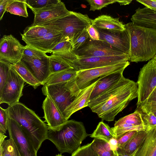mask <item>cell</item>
<instances>
[{
  "label": "cell",
  "mask_w": 156,
  "mask_h": 156,
  "mask_svg": "<svg viewBox=\"0 0 156 156\" xmlns=\"http://www.w3.org/2000/svg\"><path fill=\"white\" fill-rule=\"evenodd\" d=\"M72 51V44L70 41L61 42L57 44L51 51L52 54L70 52Z\"/></svg>",
  "instance_id": "60d3db41"
},
{
  "label": "cell",
  "mask_w": 156,
  "mask_h": 156,
  "mask_svg": "<svg viewBox=\"0 0 156 156\" xmlns=\"http://www.w3.org/2000/svg\"><path fill=\"white\" fill-rule=\"evenodd\" d=\"M146 133V130L137 132L123 147L117 148L118 154H130L134 153Z\"/></svg>",
  "instance_id": "4316f807"
},
{
  "label": "cell",
  "mask_w": 156,
  "mask_h": 156,
  "mask_svg": "<svg viewBox=\"0 0 156 156\" xmlns=\"http://www.w3.org/2000/svg\"><path fill=\"white\" fill-rule=\"evenodd\" d=\"M9 117L19 124L37 152L47 139L48 126L35 112L18 102L7 108Z\"/></svg>",
  "instance_id": "7a4b0ae2"
},
{
  "label": "cell",
  "mask_w": 156,
  "mask_h": 156,
  "mask_svg": "<svg viewBox=\"0 0 156 156\" xmlns=\"http://www.w3.org/2000/svg\"><path fill=\"white\" fill-rule=\"evenodd\" d=\"M25 82L11 66L4 88L0 92V104L10 106L19 102Z\"/></svg>",
  "instance_id": "8fae6325"
},
{
  "label": "cell",
  "mask_w": 156,
  "mask_h": 156,
  "mask_svg": "<svg viewBox=\"0 0 156 156\" xmlns=\"http://www.w3.org/2000/svg\"><path fill=\"white\" fill-rule=\"evenodd\" d=\"M137 107L145 102L156 89V59L153 58L140 69L136 83Z\"/></svg>",
  "instance_id": "ba28073f"
},
{
  "label": "cell",
  "mask_w": 156,
  "mask_h": 156,
  "mask_svg": "<svg viewBox=\"0 0 156 156\" xmlns=\"http://www.w3.org/2000/svg\"><path fill=\"white\" fill-rule=\"evenodd\" d=\"M122 31H112L96 29L100 40L105 42L130 56V36L128 29Z\"/></svg>",
  "instance_id": "5bb4252c"
},
{
  "label": "cell",
  "mask_w": 156,
  "mask_h": 156,
  "mask_svg": "<svg viewBox=\"0 0 156 156\" xmlns=\"http://www.w3.org/2000/svg\"><path fill=\"white\" fill-rule=\"evenodd\" d=\"M9 116L7 109L0 107V134H4L8 129Z\"/></svg>",
  "instance_id": "b9f144b4"
},
{
  "label": "cell",
  "mask_w": 156,
  "mask_h": 156,
  "mask_svg": "<svg viewBox=\"0 0 156 156\" xmlns=\"http://www.w3.org/2000/svg\"><path fill=\"white\" fill-rule=\"evenodd\" d=\"M132 0H119L118 3L120 5H126L129 4L130 3Z\"/></svg>",
  "instance_id": "f907efd6"
},
{
  "label": "cell",
  "mask_w": 156,
  "mask_h": 156,
  "mask_svg": "<svg viewBox=\"0 0 156 156\" xmlns=\"http://www.w3.org/2000/svg\"><path fill=\"white\" fill-rule=\"evenodd\" d=\"M42 108L44 113L45 121L48 127L56 128L65 123L68 121L48 96H46L44 101Z\"/></svg>",
  "instance_id": "ac0fdd59"
},
{
  "label": "cell",
  "mask_w": 156,
  "mask_h": 156,
  "mask_svg": "<svg viewBox=\"0 0 156 156\" xmlns=\"http://www.w3.org/2000/svg\"><path fill=\"white\" fill-rule=\"evenodd\" d=\"M6 11L25 17L28 16L26 0H11L7 6Z\"/></svg>",
  "instance_id": "4dcf8cb0"
},
{
  "label": "cell",
  "mask_w": 156,
  "mask_h": 156,
  "mask_svg": "<svg viewBox=\"0 0 156 156\" xmlns=\"http://www.w3.org/2000/svg\"><path fill=\"white\" fill-rule=\"evenodd\" d=\"M60 0H26L27 6L34 14L47 7L58 3Z\"/></svg>",
  "instance_id": "d590c367"
},
{
  "label": "cell",
  "mask_w": 156,
  "mask_h": 156,
  "mask_svg": "<svg viewBox=\"0 0 156 156\" xmlns=\"http://www.w3.org/2000/svg\"><path fill=\"white\" fill-rule=\"evenodd\" d=\"M11 0H0V20L2 19L7 6Z\"/></svg>",
  "instance_id": "7dc6e473"
},
{
  "label": "cell",
  "mask_w": 156,
  "mask_h": 156,
  "mask_svg": "<svg viewBox=\"0 0 156 156\" xmlns=\"http://www.w3.org/2000/svg\"><path fill=\"white\" fill-rule=\"evenodd\" d=\"M23 55L33 59L40 60L48 56L45 52L27 45L24 46Z\"/></svg>",
  "instance_id": "8d00e7d4"
},
{
  "label": "cell",
  "mask_w": 156,
  "mask_h": 156,
  "mask_svg": "<svg viewBox=\"0 0 156 156\" xmlns=\"http://www.w3.org/2000/svg\"><path fill=\"white\" fill-rule=\"evenodd\" d=\"M140 111L141 113L144 126L149 128L151 127L156 126V116L153 113L146 114Z\"/></svg>",
  "instance_id": "7bdbcfd3"
},
{
  "label": "cell",
  "mask_w": 156,
  "mask_h": 156,
  "mask_svg": "<svg viewBox=\"0 0 156 156\" xmlns=\"http://www.w3.org/2000/svg\"><path fill=\"white\" fill-rule=\"evenodd\" d=\"M7 130L21 156H37V152L25 133L17 122L9 117Z\"/></svg>",
  "instance_id": "7c38bea8"
},
{
  "label": "cell",
  "mask_w": 156,
  "mask_h": 156,
  "mask_svg": "<svg viewBox=\"0 0 156 156\" xmlns=\"http://www.w3.org/2000/svg\"><path fill=\"white\" fill-rule=\"evenodd\" d=\"M108 143L111 149L118 154L117 149L118 146L117 139L115 138H112L110 140Z\"/></svg>",
  "instance_id": "c3c4849f"
},
{
  "label": "cell",
  "mask_w": 156,
  "mask_h": 156,
  "mask_svg": "<svg viewBox=\"0 0 156 156\" xmlns=\"http://www.w3.org/2000/svg\"><path fill=\"white\" fill-rule=\"evenodd\" d=\"M67 41L61 34L55 30L40 38L24 41L29 45L45 53H50L51 50L59 43Z\"/></svg>",
  "instance_id": "e0dca14e"
},
{
  "label": "cell",
  "mask_w": 156,
  "mask_h": 156,
  "mask_svg": "<svg viewBox=\"0 0 156 156\" xmlns=\"http://www.w3.org/2000/svg\"><path fill=\"white\" fill-rule=\"evenodd\" d=\"M55 30L46 26H33L27 27L21 34L22 40L24 41L33 40L42 37L46 34Z\"/></svg>",
  "instance_id": "cb8c5ba5"
},
{
  "label": "cell",
  "mask_w": 156,
  "mask_h": 156,
  "mask_svg": "<svg viewBox=\"0 0 156 156\" xmlns=\"http://www.w3.org/2000/svg\"><path fill=\"white\" fill-rule=\"evenodd\" d=\"M87 1L90 5V11L100 10L110 4L118 3L119 0H88Z\"/></svg>",
  "instance_id": "f35d334b"
},
{
  "label": "cell",
  "mask_w": 156,
  "mask_h": 156,
  "mask_svg": "<svg viewBox=\"0 0 156 156\" xmlns=\"http://www.w3.org/2000/svg\"><path fill=\"white\" fill-rule=\"evenodd\" d=\"M130 36L129 62L149 61L156 55V30L135 25L126 24Z\"/></svg>",
  "instance_id": "277c9868"
},
{
  "label": "cell",
  "mask_w": 156,
  "mask_h": 156,
  "mask_svg": "<svg viewBox=\"0 0 156 156\" xmlns=\"http://www.w3.org/2000/svg\"><path fill=\"white\" fill-rule=\"evenodd\" d=\"M70 12L67 9L64 3L60 0L57 3L47 7L35 13L34 22L32 25L42 26L66 16Z\"/></svg>",
  "instance_id": "9a60e30c"
},
{
  "label": "cell",
  "mask_w": 156,
  "mask_h": 156,
  "mask_svg": "<svg viewBox=\"0 0 156 156\" xmlns=\"http://www.w3.org/2000/svg\"><path fill=\"white\" fill-rule=\"evenodd\" d=\"M91 146L98 156H118L112 150L108 143L94 138L91 142Z\"/></svg>",
  "instance_id": "1f68e13d"
},
{
  "label": "cell",
  "mask_w": 156,
  "mask_h": 156,
  "mask_svg": "<svg viewBox=\"0 0 156 156\" xmlns=\"http://www.w3.org/2000/svg\"><path fill=\"white\" fill-rule=\"evenodd\" d=\"M124 123L144 126L140 111L137 109L134 112L120 118L115 121L114 126Z\"/></svg>",
  "instance_id": "836d02e7"
},
{
  "label": "cell",
  "mask_w": 156,
  "mask_h": 156,
  "mask_svg": "<svg viewBox=\"0 0 156 156\" xmlns=\"http://www.w3.org/2000/svg\"><path fill=\"white\" fill-rule=\"evenodd\" d=\"M77 71L71 68L62 71L51 74L43 85L55 84L76 79Z\"/></svg>",
  "instance_id": "d4e9b609"
},
{
  "label": "cell",
  "mask_w": 156,
  "mask_h": 156,
  "mask_svg": "<svg viewBox=\"0 0 156 156\" xmlns=\"http://www.w3.org/2000/svg\"><path fill=\"white\" fill-rule=\"evenodd\" d=\"M71 156H98L93 149L91 143L80 147Z\"/></svg>",
  "instance_id": "ab89813d"
},
{
  "label": "cell",
  "mask_w": 156,
  "mask_h": 156,
  "mask_svg": "<svg viewBox=\"0 0 156 156\" xmlns=\"http://www.w3.org/2000/svg\"><path fill=\"white\" fill-rule=\"evenodd\" d=\"M137 88L136 83L123 76L109 89L90 100L88 106L102 120L112 121L137 97Z\"/></svg>",
  "instance_id": "6da1fadb"
},
{
  "label": "cell",
  "mask_w": 156,
  "mask_h": 156,
  "mask_svg": "<svg viewBox=\"0 0 156 156\" xmlns=\"http://www.w3.org/2000/svg\"><path fill=\"white\" fill-rule=\"evenodd\" d=\"M6 137L5 134L0 135V156H21L12 139L5 140Z\"/></svg>",
  "instance_id": "f1b7e54d"
},
{
  "label": "cell",
  "mask_w": 156,
  "mask_h": 156,
  "mask_svg": "<svg viewBox=\"0 0 156 156\" xmlns=\"http://www.w3.org/2000/svg\"><path fill=\"white\" fill-rule=\"evenodd\" d=\"M11 64L0 60V92L2 90L9 73Z\"/></svg>",
  "instance_id": "74e56055"
},
{
  "label": "cell",
  "mask_w": 156,
  "mask_h": 156,
  "mask_svg": "<svg viewBox=\"0 0 156 156\" xmlns=\"http://www.w3.org/2000/svg\"><path fill=\"white\" fill-rule=\"evenodd\" d=\"M111 128L116 139L129 131H145L149 129L143 125H136L125 123L121 124Z\"/></svg>",
  "instance_id": "d6a6232c"
},
{
  "label": "cell",
  "mask_w": 156,
  "mask_h": 156,
  "mask_svg": "<svg viewBox=\"0 0 156 156\" xmlns=\"http://www.w3.org/2000/svg\"><path fill=\"white\" fill-rule=\"evenodd\" d=\"M138 132L132 131L128 132L117 139L118 143V148H121L123 147Z\"/></svg>",
  "instance_id": "ee69618b"
},
{
  "label": "cell",
  "mask_w": 156,
  "mask_h": 156,
  "mask_svg": "<svg viewBox=\"0 0 156 156\" xmlns=\"http://www.w3.org/2000/svg\"><path fill=\"white\" fill-rule=\"evenodd\" d=\"M131 20L135 25L156 30V11L147 7L136 9Z\"/></svg>",
  "instance_id": "ffe728a7"
},
{
  "label": "cell",
  "mask_w": 156,
  "mask_h": 156,
  "mask_svg": "<svg viewBox=\"0 0 156 156\" xmlns=\"http://www.w3.org/2000/svg\"><path fill=\"white\" fill-rule=\"evenodd\" d=\"M11 66L25 82L32 86L34 89H36L40 85H42L21 61L15 64H11Z\"/></svg>",
  "instance_id": "484cf974"
},
{
  "label": "cell",
  "mask_w": 156,
  "mask_h": 156,
  "mask_svg": "<svg viewBox=\"0 0 156 156\" xmlns=\"http://www.w3.org/2000/svg\"><path fill=\"white\" fill-rule=\"evenodd\" d=\"M50 74L72 68L61 57L54 54L48 56Z\"/></svg>",
  "instance_id": "f546056e"
},
{
  "label": "cell",
  "mask_w": 156,
  "mask_h": 156,
  "mask_svg": "<svg viewBox=\"0 0 156 156\" xmlns=\"http://www.w3.org/2000/svg\"><path fill=\"white\" fill-rule=\"evenodd\" d=\"M123 72H115L98 79L91 93L90 101L104 93L116 84L123 76Z\"/></svg>",
  "instance_id": "7402d4cb"
},
{
  "label": "cell",
  "mask_w": 156,
  "mask_h": 156,
  "mask_svg": "<svg viewBox=\"0 0 156 156\" xmlns=\"http://www.w3.org/2000/svg\"><path fill=\"white\" fill-rule=\"evenodd\" d=\"M89 135L82 122L71 120L56 128L48 127L47 139L55 144L61 154H72Z\"/></svg>",
  "instance_id": "3957f363"
},
{
  "label": "cell",
  "mask_w": 156,
  "mask_h": 156,
  "mask_svg": "<svg viewBox=\"0 0 156 156\" xmlns=\"http://www.w3.org/2000/svg\"><path fill=\"white\" fill-rule=\"evenodd\" d=\"M21 61L43 85L50 75L48 56L40 60L33 59L23 55Z\"/></svg>",
  "instance_id": "2e32d148"
},
{
  "label": "cell",
  "mask_w": 156,
  "mask_h": 156,
  "mask_svg": "<svg viewBox=\"0 0 156 156\" xmlns=\"http://www.w3.org/2000/svg\"><path fill=\"white\" fill-rule=\"evenodd\" d=\"M136 1L156 11V0H136Z\"/></svg>",
  "instance_id": "bcb514c9"
},
{
  "label": "cell",
  "mask_w": 156,
  "mask_h": 156,
  "mask_svg": "<svg viewBox=\"0 0 156 156\" xmlns=\"http://www.w3.org/2000/svg\"><path fill=\"white\" fill-rule=\"evenodd\" d=\"M89 38L83 46L76 51L71 52L80 58L117 56L129 57V55L105 42Z\"/></svg>",
  "instance_id": "30bf717a"
},
{
  "label": "cell",
  "mask_w": 156,
  "mask_h": 156,
  "mask_svg": "<svg viewBox=\"0 0 156 156\" xmlns=\"http://www.w3.org/2000/svg\"><path fill=\"white\" fill-rule=\"evenodd\" d=\"M89 38L87 29L76 34L70 41L71 51H76L83 46Z\"/></svg>",
  "instance_id": "e575fe53"
},
{
  "label": "cell",
  "mask_w": 156,
  "mask_h": 156,
  "mask_svg": "<svg viewBox=\"0 0 156 156\" xmlns=\"http://www.w3.org/2000/svg\"><path fill=\"white\" fill-rule=\"evenodd\" d=\"M92 25L96 29L112 31H122L126 29L125 24L119 20L106 15H100L93 20Z\"/></svg>",
  "instance_id": "603a6c76"
},
{
  "label": "cell",
  "mask_w": 156,
  "mask_h": 156,
  "mask_svg": "<svg viewBox=\"0 0 156 156\" xmlns=\"http://www.w3.org/2000/svg\"><path fill=\"white\" fill-rule=\"evenodd\" d=\"M98 80L81 90L72 103L67 109L64 116L67 120L71 116L78 110L88 106L92 91Z\"/></svg>",
  "instance_id": "d6986e66"
},
{
  "label": "cell",
  "mask_w": 156,
  "mask_h": 156,
  "mask_svg": "<svg viewBox=\"0 0 156 156\" xmlns=\"http://www.w3.org/2000/svg\"><path fill=\"white\" fill-rule=\"evenodd\" d=\"M55 156H64L62 155L61 154H58L56 155Z\"/></svg>",
  "instance_id": "f5cc1de1"
},
{
  "label": "cell",
  "mask_w": 156,
  "mask_h": 156,
  "mask_svg": "<svg viewBox=\"0 0 156 156\" xmlns=\"http://www.w3.org/2000/svg\"><path fill=\"white\" fill-rule=\"evenodd\" d=\"M134 153L132 154H118V156H133Z\"/></svg>",
  "instance_id": "816d5d0a"
},
{
  "label": "cell",
  "mask_w": 156,
  "mask_h": 156,
  "mask_svg": "<svg viewBox=\"0 0 156 156\" xmlns=\"http://www.w3.org/2000/svg\"><path fill=\"white\" fill-rule=\"evenodd\" d=\"M90 137L108 143L112 138H115L112 128L103 121L99 122L96 129L90 135Z\"/></svg>",
  "instance_id": "83f0119b"
},
{
  "label": "cell",
  "mask_w": 156,
  "mask_h": 156,
  "mask_svg": "<svg viewBox=\"0 0 156 156\" xmlns=\"http://www.w3.org/2000/svg\"><path fill=\"white\" fill-rule=\"evenodd\" d=\"M24 47L12 34L4 35L0 40V60L12 64L20 61Z\"/></svg>",
  "instance_id": "4fadbf2b"
},
{
  "label": "cell",
  "mask_w": 156,
  "mask_h": 156,
  "mask_svg": "<svg viewBox=\"0 0 156 156\" xmlns=\"http://www.w3.org/2000/svg\"><path fill=\"white\" fill-rule=\"evenodd\" d=\"M42 90L44 95L51 99L64 117L67 109L81 90L75 79L55 84L43 85Z\"/></svg>",
  "instance_id": "5b68a950"
},
{
  "label": "cell",
  "mask_w": 156,
  "mask_h": 156,
  "mask_svg": "<svg viewBox=\"0 0 156 156\" xmlns=\"http://www.w3.org/2000/svg\"><path fill=\"white\" fill-rule=\"evenodd\" d=\"M90 38L93 40H100V35L97 30L92 24L90 25L87 29Z\"/></svg>",
  "instance_id": "f6af8a7d"
},
{
  "label": "cell",
  "mask_w": 156,
  "mask_h": 156,
  "mask_svg": "<svg viewBox=\"0 0 156 156\" xmlns=\"http://www.w3.org/2000/svg\"><path fill=\"white\" fill-rule=\"evenodd\" d=\"M92 20L87 14L70 11L66 16L42 26H46L57 31L66 40L70 41L76 34L92 24Z\"/></svg>",
  "instance_id": "8992f818"
},
{
  "label": "cell",
  "mask_w": 156,
  "mask_h": 156,
  "mask_svg": "<svg viewBox=\"0 0 156 156\" xmlns=\"http://www.w3.org/2000/svg\"><path fill=\"white\" fill-rule=\"evenodd\" d=\"M54 55L62 57L76 71L114 65L129 59V57L123 56L80 58L71 51Z\"/></svg>",
  "instance_id": "52a82bcc"
},
{
  "label": "cell",
  "mask_w": 156,
  "mask_h": 156,
  "mask_svg": "<svg viewBox=\"0 0 156 156\" xmlns=\"http://www.w3.org/2000/svg\"><path fill=\"white\" fill-rule=\"evenodd\" d=\"M145 101L156 102V89L152 92L149 98Z\"/></svg>",
  "instance_id": "681fc988"
},
{
  "label": "cell",
  "mask_w": 156,
  "mask_h": 156,
  "mask_svg": "<svg viewBox=\"0 0 156 156\" xmlns=\"http://www.w3.org/2000/svg\"><path fill=\"white\" fill-rule=\"evenodd\" d=\"M129 64L130 62L127 61L114 65L77 71L76 83L79 89L82 90L105 76L115 72H123Z\"/></svg>",
  "instance_id": "9c48e42d"
},
{
  "label": "cell",
  "mask_w": 156,
  "mask_h": 156,
  "mask_svg": "<svg viewBox=\"0 0 156 156\" xmlns=\"http://www.w3.org/2000/svg\"><path fill=\"white\" fill-rule=\"evenodd\" d=\"M146 132L133 156H156V126L149 128Z\"/></svg>",
  "instance_id": "44dd1931"
},
{
  "label": "cell",
  "mask_w": 156,
  "mask_h": 156,
  "mask_svg": "<svg viewBox=\"0 0 156 156\" xmlns=\"http://www.w3.org/2000/svg\"><path fill=\"white\" fill-rule=\"evenodd\" d=\"M153 58L156 59V55L154 56V57Z\"/></svg>",
  "instance_id": "db71d44e"
}]
</instances>
